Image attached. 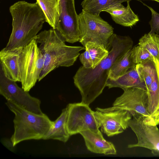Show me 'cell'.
Returning a JSON list of instances; mask_svg holds the SVG:
<instances>
[{
    "label": "cell",
    "instance_id": "5b68a950",
    "mask_svg": "<svg viewBox=\"0 0 159 159\" xmlns=\"http://www.w3.org/2000/svg\"><path fill=\"white\" fill-rule=\"evenodd\" d=\"M35 39L23 48L19 64L22 88L29 92L38 80L44 65L43 55Z\"/></svg>",
    "mask_w": 159,
    "mask_h": 159
},
{
    "label": "cell",
    "instance_id": "2e32d148",
    "mask_svg": "<svg viewBox=\"0 0 159 159\" xmlns=\"http://www.w3.org/2000/svg\"><path fill=\"white\" fill-rule=\"evenodd\" d=\"M129 2H127L125 7L121 3H117L109 6L103 11L109 13L116 23L124 26L131 27L139 21V19L130 7Z\"/></svg>",
    "mask_w": 159,
    "mask_h": 159
},
{
    "label": "cell",
    "instance_id": "d6986e66",
    "mask_svg": "<svg viewBox=\"0 0 159 159\" xmlns=\"http://www.w3.org/2000/svg\"><path fill=\"white\" fill-rule=\"evenodd\" d=\"M46 18V22L56 29L60 16V0H36Z\"/></svg>",
    "mask_w": 159,
    "mask_h": 159
},
{
    "label": "cell",
    "instance_id": "52a82bcc",
    "mask_svg": "<svg viewBox=\"0 0 159 159\" xmlns=\"http://www.w3.org/2000/svg\"><path fill=\"white\" fill-rule=\"evenodd\" d=\"M123 90V93L116 98L112 106L106 108L97 107L96 110L104 112L124 110L129 112L132 116L134 115L142 116L150 123L146 89L138 86L129 88Z\"/></svg>",
    "mask_w": 159,
    "mask_h": 159
},
{
    "label": "cell",
    "instance_id": "7a4b0ae2",
    "mask_svg": "<svg viewBox=\"0 0 159 159\" xmlns=\"http://www.w3.org/2000/svg\"><path fill=\"white\" fill-rule=\"evenodd\" d=\"M9 11L12 18V30L5 48H23L35 39L46 22L45 16L37 2L19 1L10 7Z\"/></svg>",
    "mask_w": 159,
    "mask_h": 159
},
{
    "label": "cell",
    "instance_id": "6da1fadb",
    "mask_svg": "<svg viewBox=\"0 0 159 159\" xmlns=\"http://www.w3.org/2000/svg\"><path fill=\"white\" fill-rule=\"evenodd\" d=\"M133 44L130 37L113 34L107 48L108 56L94 68H86L83 66L79 68L73 79L81 94V102L89 105L102 93L113 65L132 49Z\"/></svg>",
    "mask_w": 159,
    "mask_h": 159
},
{
    "label": "cell",
    "instance_id": "484cf974",
    "mask_svg": "<svg viewBox=\"0 0 159 159\" xmlns=\"http://www.w3.org/2000/svg\"><path fill=\"white\" fill-rule=\"evenodd\" d=\"M143 3L149 8L151 12V19L149 22L151 27V30L149 33H155L159 35V13L152 7L145 3Z\"/></svg>",
    "mask_w": 159,
    "mask_h": 159
},
{
    "label": "cell",
    "instance_id": "ffe728a7",
    "mask_svg": "<svg viewBox=\"0 0 159 159\" xmlns=\"http://www.w3.org/2000/svg\"><path fill=\"white\" fill-rule=\"evenodd\" d=\"M135 66L132 59L130 49L113 65L110 70L108 78L116 80Z\"/></svg>",
    "mask_w": 159,
    "mask_h": 159
},
{
    "label": "cell",
    "instance_id": "4fadbf2b",
    "mask_svg": "<svg viewBox=\"0 0 159 159\" xmlns=\"http://www.w3.org/2000/svg\"><path fill=\"white\" fill-rule=\"evenodd\" d=\"M22 48L7 50L4 48L0 52V67L6 77L16 82L21 81L19 57Z\"/></svg>",
    "mask_w": 159,
    "mask_h": 159
},
{
    "label": "cell",
    "instance_id": "5bb4252c",
    "mask_svg": "<svg viewBox=\"0 0 159 159\" xmlns=\"http://www.w3.org/2000/svg\"><path fill=\"white\" fill-rule=\"evenodd\" d=\"M84 139L88 149L93 153L105 155H115L116 150L114 144L107 141L102 133H97L87 130L80 133Z\"/></svg>",
    "mask_w": 159,
    "mask_h": 159
},
{
    "label": "cell",
    "instance_id": "3957f363",
    "mask_svg": "<svg viewBox=\"0 0 159 159\" xmlns=\"http://www.w3.org/2000/svg\"><path fill=\"white\" fill-rule=\"evenodd\" d=\"M35 39L39 44V47L44 58V65L39 81L59 67L73 65L80 51L85 49L83 47L67 45L59 32L53 28L41 31Z\"/></svg>",
    "mask_w": 159,
    "mask_h": 159
},
{
    "label": "cell",
    "instance_id": "7c38bea8",
    "mask_svg": "<svg viewBox=\"0 0 159 159\" xmlns=\"http://www.w3.org/2000/svg\"><path fill=\"white\" fill-rule=\"evenodd\" d=\"M98 127L108 136H112L123 132L129 127L132 115L128 111L118 110L111 111H93Z\"/></svg>",
    "mask_w": 159,
    "mask_h": 159
},
{
    "label": "cell",
    "instance_id": "83f0119b",
    "mask_svg": "<svg viewBox=\"0 0 159 159\" xmlns=\"http://www.w3.org/2000/svg\"><path fill=\"white\" fill-rule=\"evenodd\" d=\"M152 0V1H156L157 2H159V0Z\"/></svg>",
    "mask_w": 159,
    "mask_h": 159
},
{
    "label": "cell",
    "instance_id": "8992f818",
    "mask_svg": "<svg viewBox=\"0 0 159 159\" xmlns=\"http://www.w3.org/2000/svg\"><path fill=\"white\" fill-rule=\"evenodd\" d=\"M79 42L84 47L89 42H95L107 49L113 28L100 16H95L82 10L78 15Z\"/></svg>",
    "mask_w": 159,
    "mask_h": 159
},
{
    "label": "cell",
    "instance_id": "cb8c5ba5",
    "mask_svg": "<svg viewBox=\"0 0 159 159\" xmlns=\"http://www.w3.org/2000/svg\"><path fill=\"white\" fill-rule=\"evenodd\" d=\"M90 54L92 61V68H94L108 54L107 49L95 42H88L85 46Z\"/></svg>",
    "mask_w": 159,
    "mask_h": 159
},
{
    "label": "cell",
    "instance_id": "9c48e42d",
    "mask_svg": "<svg viewBox=\"0 0 159 159\" xmlns=\"http://www.w3.org/2000/svg\"><path fill=\"white\" fill-rule=\"evenodd\" d=\"M68 115L66 127L70 136L89 130L95 133L100 132L89 105L81 102L70 103L66 107Z\"/></svg>",
    "mask_w": 159,
    "mask_h": 159
},
{
    "label": "cell",
    "instance_id": "7402d4cb",
    "mask_svg": "<svg viewBox=\"0 0 159 159\" xmlns=\"http://www.w3.org/2000/svg\"><path fill=\"white\" fill-rule=\"evenodd\" d=\"M138 45L144 48L159 61V35L149 32L146 34L140 39Z\"/></svg>",
    "mask_w": 159,
    "mask_h": 159
},
{
    "label": "cell",
    "instance_id": "44dd1931",
    "mask_svg": "<svg viewBox=\"0 0 159 159\" xmlns=\"http://www.w3.org/2000/svg\"><path fill=\"white\" fill-rule=\"evenodd\" d=\"M131 0H83L81 4L83 10L95 16H99L101 12L109 7L117 3Z\"/></svg>",
    "mask_w": 159,
    "mask_h": 159
},
{
    "label": "cell",
    "instance_id": "30bf717a",
    "mask_svg": "<svg viewBox=\"0 0 159 159\" xmlns=\"http://www.w3.org/2000/svg\"><path fill=\"white\" fill-rule=\"evenodd\" d=\"M129 127L135 133L137 143L130 144L128 148L140 147L151 150L155 156H159V129L157 125L146 121L143 116L134 115L130 120Z\"/></svg>",
    "mask_w": 159,
    "mask_h": 159
},
{
    "label": "cell",
    "instance_id": "ac0fdd59",
    "mask_svg": "<svg viewBox=\"0 0 159 159\" xmlns=\"http://www.w3.org/2000/svg\"><path fill=\"white\" fill-rule=\"evenodd\" d=\"M67 115L68 110L66 107L62 110L60 116L53 121V125L43 139H52L66 142L70 136L66 127Z\"/></svg>",
    "mask_w": 159,
    "mask_h": 159
},
{
    "label": "cell",
    "instance_id": "e0dca14e",
    "mask_svg": "<svg viewBox=\"0 0 159 159\" xmlns=\"http://www.w3.org/2000/svg\"><path fill=\"white\" fill-rule=\"evenodd\" d=\"M106 86L109 89L118 87L123 90L138 86L146 88L145 83L140 77L135 67L116 80L108 78Z\"/></svg>",
    "mask_w": 159,
    "mask_h": 159
},
{
    "label": "cell",
    "instance_id": "8fae6325",
    "mask_svg": "<svg viewBox=\"0 0 159 159\" xmlns=\"http://www.w3.org/2000/svg\"><path fill=\"white\" fill-rule=\"evenodd\" d=\"M78 19L74 0H60V16L56 30L66 42L73 43L79 41Z\"/></svg>",
    "mask_w": 159,
    "mask_h": 159
},
{
    "label": "cell",
    "instance_id": "9a60e30c",
    "mask_svg": "<svg viewBox=\"0 0 159 159\" xmlns=\"http://www.w3.org/2000/svg\"><path fill=\"white\" fill-rule=\"evenodd\" d=\"M147 91L150 121L152 124L157 125L159 124V61L157 60L152 81Z\"/></svg>",
    "mask_w": 159,
    "mask_h": 159
},
{
    "label": "cell",
    "instance_id": "603a6c76",
    "mask_svg": "<svg viewBox=\"0 0 159 159\" xmlns=\"http://www.w3.org/2000/svg\"><path fill=\"white\" fill-rule=\"evenodd\" d=\"M156 60H148L136 65V68L145 83L147 90L152 81Z\"/></svg>",
    "mask_w": 159,
    "mask_h": 159
},
{
    "label": "cell",
    "instance_id": "277c9868",
    "mask_svg": "<svg viewBox=\"0 0 159 159\" xmlns=\"http://www.w3.org/2000/svg\"><path fill=\"white\" fill-rule=\"evenodd\" d=\"M6 104L15 115L14 131L11 138L13 146L25 140L43 139L53 125L54 122L44 113H34L9 100Z\"/></svg>",
    "mask_w": 159,
    "mask_h": 159
},
{
    "label": "cell",
    "instance_id": "ba28073f",
    "mask_svg": "<svg viewBox=\"0 0 159 159\" xmlns=\"http://www.w3.org/2000/svg\"><path fill=\"white\" fill-rule=\"evenodd\" d=\"M0 93L7 100L24 109L37 114H43L40 108V100L31 96L16 82L6 77L0 67Z\"/></svg>",
    "mask_w": 159,
    "mask_h": 159
},
{
    "label": "cell",
    "instance_id": "d4e9b609",
    "mask_svg": "<svg viewBox=\"0 0 159 159\" xmlns=\"http://www.w3.org/2000/svg\"><path fill=\"white\" fill-rule=\"evenodd\" d=\"M131 52L133 61L136 65L148 60H156L146 49L140 45L131 49Z\"/></svg>",
    "mask_w": 159,
    "mask_h": 159
},
{
    "label": "cell",
    "instance_id": "4316f807",
    "mask_svg": "<svg viewBox=\"0 0 159 159\" xmlns=\"http://www.w3.org/2000/svg\"><path fill=\"white\" fill-rule=\"evenodd\" d=\"M85 50V51L80 56V61L85 68H92L93 64L91 58L88 51L86 49Z\"/></svg>",
    "mask_w": 159,
    "mask_h": 159
}]
</instances>
